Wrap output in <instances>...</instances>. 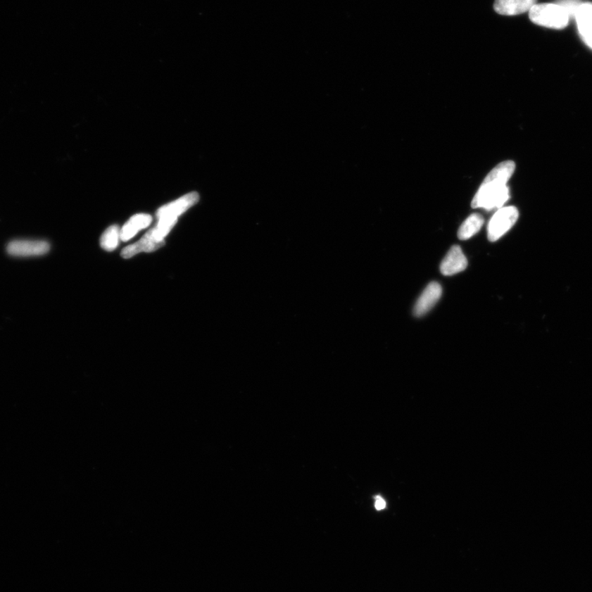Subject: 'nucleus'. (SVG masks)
<instances>
[{
  "label": "nucleus",
  "instance_id": "11",
  "mask_svg": "<svg viewBox=\"0 0 592 592\" xmlns=\"http://www.w3.org/2000/svg\"><path fill=\"white\" fill-rule=\"evenodd\" d=\"M164 246L163 244L154 241L146 234L139 242L124 248L121 253V256L125 258H130L141 252H153Z\"/></svg>",
  "mask_w": 592,
  "mask_h": 592
},
{
  "label": "nucleus",
  "instance_id": "1",
  "mask_svg": "<svg viewBox=\"0 0 592 592\" xmlns=\"http://www.w3.org/2000/svg\"><path fill=\"white\" fill-rule=\"evenodd\" d=\"M515 163L505 160L496 166L483 181L472 202L473 208L489 210L501 208L508 199L510 189L507 183L515 173Z\"/></svg>",
  "mask_w": 592,
  "mask_h": 592
},
{
  "label": "nucleus",
  "instance_id": "4",
  "mask_svg": "<svg viewBox=\"0 0 592 592\" xmlns=\"http://www.w3.org/2000/svg\"><path fill=\"white\" fill-rule=\"evenodd\" d=\"M7 251L13 256H40L50 251V244L43 241L18 239V241H14L9 244Z\"/></svg>",
  "mask_w": 592,
  "mask_h": 592
},
{
  "label": "nucleus",
  "instance_id": "5",
  "mask_svg": "<svg viewBox=\"0 0 592 592\" xmlns=\"http://www.w3.org/2000/svg\"><path fill=\"white\" fill-rule=\"evenodd\" d=\"M442 296V287L438 282L429 283L420 296L414 308V315L424 316L432 309Z\"/></svg>",
  "mask_w": 592,
  "mask_h": 592
},
{
  "label": "nucleus",
  "instance_id": "14",
  "mask_svg": "<svg viewBox=\"0 0 592 592\" xmlns=\"http://www.w3.org/2000/svg\"><path fill=\"white\" fill-rule=\"evenodd\" d=\"M374 507L376 508V510L378 511L384 510V508H386V502L384 500V498L381 496H376Z\"/></svg>",
  "mask_w": 592,
  "mask_h": 592
},
{
  "label": "nucleus",
  "instance_id": "7",
  "mask_svg": "<svg viewBox=\"0 0 592 592\" xmlns=\"http://www.w3.org/2000/svg\"><path fill=\"white\" fill-rule=\"evenodd\" d=\"M537 0H496L493 8L497 13L505 16H516L530 12Z\"/></svg>",
  "mask_w": 592,
  "mask_h": 592
},
{
  "label": "nucleus",
  "instance_id": "2",
  "mask_svg": "<svg viewBox=\"0 0 592 592\" xmlns=\"http://www.w3.org/2000/svg\"><path fill=\"white\" fill-rule=\"evenodd\" d=\"M533 23L555 30L569 25V13L560 4H536L529 12Z\"/></svg>",
  "mask_w": 592,
  "mask_h": 592
},
{
  "label": "nucleus",
  "instance_id": "3",
  "mask_svg": "<svg viewBox=\"0 0 592 592\" xmlns=\"http://www.w3.org/2000/svg\"><path fill=\"white\" fill-rule=\"evenodd\" d=\"M518 210L515 207H505L498 210L488 226V239L496 242L515 226L517 221Z\"/></svg>",
  "mask_w": 592,
  "mask_h": 592
},
{
  "label": "nucleus",
  "instance_id": "10",
  "mask_svg": "<svg viewBox=\"0 0 592 592\" xmlns=\"http://www.w3.org/2000/svg\"><path fill=\"white\" fill-rule=\"evenodd\" d=\"M153 221L149 215L138 214L131 218L130 221L125 224L123 229H121L120 238L123 241H128L133 238L140 229L148 227Z\"/></svg>",
  "mask_w": 592,
  "mask_h": 592
},
{
  "label": "nucleus",
  "instance_id": "13",
  "mask_svg": "<svg viewBox=\"0 0 592 592\" xmlns=\"http://www.w3.org/2000/svg\"><path fill=\"white\" fill-rule=\"evenodd\" d=\"M120 232L117 226L106 229L101 238V246L107 251H113L118 246Z\"/></svg>",
  "mask_w": 592,
  "mask_h": 592
},
{
  "label": "nucleus",
  "instance_id": "8",
  "mask_svg": "<svg viewBox=\"0 0 592 592\" xmlns=\"http://www.w3.org/2000/svg\"><path fill=\"white\" fill-rule=\"evenodd\" d=\"M575 17L581 37L592 48V4H580Z\"/></svg>",
  "mask_w": 592,
  "mask_h": 592
},
{
  "label": "nucleus",
  "instance_id": "12",
  "mask_svg": "<svg viewBox=\"0 0 592 592\" xmlns=\"http://www.w3.org/2000/svg\"><path fill=\"white\" fill-rule=\"evenodd\" d=\"M484 220L481 214L474 213L466 219L458 233V238L462 241L472 238L481 229Z\"/></svg>",
  "mask_w": 592,
  "mask_h": 592
},
{
  "label": "nucleus",
  "instance_id": "6",
  "mask_svg": "<svg viewBox=\"0 0 592 592\" xmlns=\"http://www.w3.org/2000/svg\"><path fill=\"white\" fill-rule=\"evenodd\" d=\"M467 267V259L462 251L461 247L454 246L445 256L440 266L444 276H453L465 270Z\"/></svg>",
  "mask_w": 592,
  "mask_h": 592
},
{
  "label": "nucleus",
  "instance_id": "9",
  "mask_svg": "<svg viewBox=\"0 0 592 592\" xmlns=\"http://www.w3.org/2000/svg\"><path fill=\"white\" fill-rule=\"evenodd\" d=\"M199 196L197 193H190L184 197L180 198L177 201L171 203L158 210L156 216L160 215H168L174 218L180 216L186 210L194 206L199 201Z\"/></svg>",
  "mask_w": 592,
  "mask_h": 592
}]
</instances>
